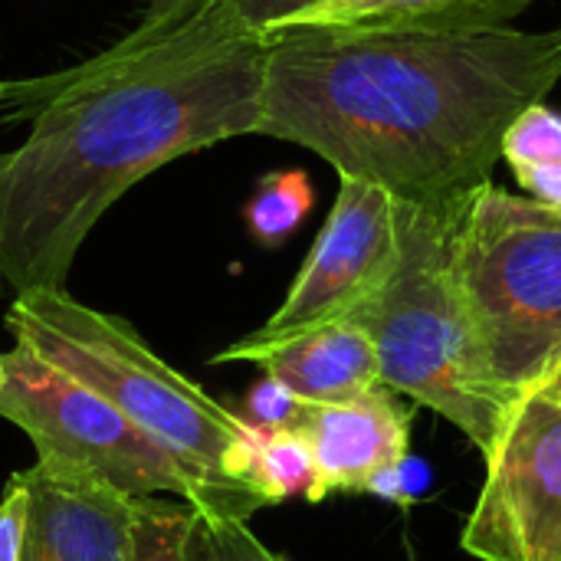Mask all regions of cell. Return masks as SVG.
Wrapping results in <instances>:
<instances>
[{
    "label": "cell",
    "mask_w": 561,
    "mask_h": 561,
    "mask_svg": "<svg viewBox=\"0 0 561 561\" xmlns=\"http://www.w3.org/2000/svg\"><path fill=\"white\" fill-rule=\"evenodd\" d=\"M273 33L237 0H204L184 20L125 36L76 69L10 82L3 105L33 128L0 158V289H66L102 214L141 178L256 135Z\"/></svg>",
    "instance_id": "1"
},
{
    "label": "cell",
    "mask_w": 561,
    "mask_h": 561,
    "mask_svg": "<svg viewBox=\"0 0 561 561\" xmlns=\"http://www.w3.org/2000/svg\"><path fill=\"white\" fill-rule=\"evenodd\" d=\"M559 82L561 30H283L256 135L450 217L490 184L510 125Z\"/></svg>",
    "instance_id": "2"
},
{
    "label": "cell",
    "mask_w": 561,
    "mask_h": 561,
    "mask_svg": "<svg viewBox=\"0 0 561 561\" xmlns=\"http://www.w3.org/2000/svg\"><path fill=\"white\" fill-rule=\"evenodd\" d=\"M3 322L20 348L95 391L168 447L214 490L227 519L247 523L263 510L247 483L253 427L174 371L125 319L99 312L66 289H39L13 296Z\"/></svg>",
    "instance_id": "3"
},
{
    "label": "cell",
    "mask_w": 561,
    "mask_h": 561,
    "mask_svg": "<svg viewBox=\"0 0 561 561\" xmlns=\"http://www.w3.org/2000/svg\"><path fill=\"white\" fill-rule=\"evenodd\" d=\"M450 220L398 201V263L348 319L371 335L381 385L437 411L486 457L516 401L480 362L450 266Z\"/></svg>",
    "instance_id": "4"
},
{
    "label": "cell",
    "mask_w": 561,
    "mask_h": 561,
    "mask_svg": "<svg viewBox=\"0 0 561 561\" xmlns=\"http://www.w3.org/2000/svg\"><path fill=\"white\" fill-rule=\"evenodd\" d=\"M450 266L490 381L519 401L561 365V210L483 184L450 220Z\"/></svg>",
    "instance_id": "5"
},
{
    "label": "cell",
    "mask_w": 561,
    "mask_h": 561,
    "mask_svg": "<svg viewBox=\"0 0 561 561\" xmlns=\"http://www.w3.org/2000/svg\"><path fill=\"white\" fill-rule=\"evenodd\" d=\"M0 417L30 437L43 463L92 477L131 500L174 496L207 519H227L214 490L168 447L20 345L3 352Z\"/></svg>",
    "instance_id": "6"
},
{
    "label": "cell",
    "mask_w": 561,
    "mask_h": 561,
    "mask_svg": "<svg viewBox=\"0 0 561 561\" xmlns=\"http://www.w3.org/2000/svg\"><path fill=\"white\" fill-rule=\"evenodd\" d=\"M398 263V201L368 181L342 178L339 197L299 266L283 306L250 335L210 362H247L256 352L348 319L368 302Z\"/></svg>",
    "instance_id": "7"
},
{
    "label": "cell",
    "mask_w": 561,
    "mask_h": 561,
    "mask_svg": "<svg viewBox=\"0 0 561 561\" xmlns=\"http://www.w3.org/2000/svg\"><path fill=\"white\" fill-rule=\"evenodd\" d=\"M460 546L480 561H561V391L536 388L510 411Z\"/></svg>",
    "instance_id": "8"
},
{
    "label": "cell",
    "mask_w": 561,
    "mask_h": 561,
    "mask_svg": "<svg viewBox=\"0 0 561 561\" xmlns=\"http://www.w3.org/2000/svg\"><path fill=\"white\" fill-rule=\"evenodd\" d=\"M296 434L316 460L312 503L335 493H385L408 457L411 411L381 385L352 401L309 404Z\"/></svg>",
    "instance_id": "9"
},
{
    "label": "cell",
    "mask_w": 561,
    "mask_h": 561,
    "mask_svg": "<svg viewBox=\"0 0 561 561\" xmlns=\"http://www.w3.org/2000/svg\"><path fill=\"white\" fill-rule=\"evenodd\" d=\"M20 477L30 493L20 561H131V496L43 460Z\"/></svg>",
    "instance_id": "10"
},
{
    "label": "cell",
    "mask_w": 561,
    "mask_h": 561,
    "mask_svg": "<svg viewBox=\"0 0 561 561\" xmlns=\"http://www.w3.org/2000/svg\"><path fill=\"white\" fill-rule=\"evenodd\" d=\"M247 362L260 365L270 378L283 381L309 404L352 401L381 388L375 342L355 319L322 325L293 342L256 352Z\"/></svg>",
    "instance_id": "11"
},
{
    "label": "cell",
    "mask_w": 561,
    "mask_h": 561,
    "mask_svg": "<svg viewBox=\"0 0 561 561\" xmlns=\"http://www.w3.org/2000/svg\"><path fill=\"white\" fill-rule=\"evenodd\" d=\"M539 0H329L289 30H421L473 33L506 26Z\"/></svg>",
    "instance_id": "12"
},
{
    "label": "cell",
    "mask_w": 561,
    "mask_h": 561,
    "mask_svg": "<svg viewBox=\"0 0 561 561\" xmlns=\"http://www.w3.org/2000/svg\"><path fill=\"white\" fill-rule=\"evenodd\" d=\"M503 161L526 197L561 210V115L546 102L529 105L503 138Z\"/></svg>",
    "instance_id": "13"
},
{
    "label": "cell",
    "mask_w": 561,
    "mask_h": 561,
    "mask_svg": "<svg viewBox=\"0 0 561 561\" xmlns=\"http://www.w3.org/2000/svg\"><path fill=\"white\" fill-rule=\"evenodd\" d=\"M131 561H210L204 513L158 496L135 500Z\"/></svg>",
    "instance_id": "14"
},
{
    "label": "cell",
    "mask_w": 561,
    "mask_h": 561,
    "mask_svg": "<svg viewBox=\"0 0 561 561\" xmlns=\"http://www.w3.org/2000/svg\"><path fill=\"white\" fill-rule=\"evenodd\" d=\"M247 483L263 506H276L293 496H306L312 503L316 460L306 437L296 431H276V434L253 431Z\"/></svg>",
    "instance_id": "15"
},
{
    "label": "cell",
    "mask_w": 561,
    "mask_h": 561,
    "mask_svg": "<svg viewBox=\"0 0 561 561\" xmlns=\"http://www.w3.org/2000/svg\"><path fill=\"white\" fill-rule=\"evenodd\" d=\"M312 204H316V194H312L306 171H296V168L270 171L256 181L243 207V220H247L250 237L260 247L276 250L302 227Z\"/></svg>",
    "instance_id": "16"
},
{
    "label": "cell",
    "mask_w": 561,
    "mask_h": 561,
    "mask_svg": "<svg viewBox=\"0 0 561 561\" xmlns=\"http://www.w3.org/2000/svg\"><path fill=\"white\" fill-rule=\"evenodd\" d=\"M309 401H302L299 394H293L283 381L276 378H260L247 398H243V408L237 411L253 431H263V434H276V431H296L302 414H306Z\"/></svg>",
    "instance_id": "17"
},
{
    "label": "cell",
    "mask_w": 561,
    "mask_h": 561,
    "mask_svg": "<svg viewBox=\"0 0 561 561\" xmlns=\"http://www.w3.org/2000/svg\"><path fill=\"white\" fill-rule=\"evenodd\" d=\"M207 539L210 561H286L283 556H273L243 519H207Z\"/></svg>",
    "instance_id": "18"
},
{
    "label": "cell",
    "mask_w": 561,
    "mask_h": 561,
    "mask_svg": "<svg viewBox=\"0 0 561 561\" xmlns=\"http://www.w3.org/2000/svg\"><path fill=\"white\" fill-rule=\"evenodd\" d=\"M26 506L30 493L20 473H13L0 496V561H20L23 533H26Z\"/></svg>",
    "instance_id": "19"
},
{
    "label": "cell",
    "mask_w": 561,
    "mask_h": 561,
    "mask_svg": "<svg viewBox=\"0 0 561 561\" xmlns=\"http://www.w3.org/2000/svg\"><path fill=\"white\" fill-rule=\"evenodd\" d=\"M322 3H329V0H237V10L256 30H263V33H283L299 16H306L309 10H316Z\"/></svg>",
    "instance_id": "20"
},
{
    "label": "cell",
    "mask_w": 561,
    "mask_h": 561,
    "mask_svg": "<svg viewBox=\"0 0 561 561\" xmlns=\"http://www.w3.org/2000/svg\"><path fill=\"white\" fill-rule=\"evenodd\" d=\"M204 0H148L145 3V16H141V23L131 30V36H148V33H154V30H164V26H171V23H178V20H184L191 10H197Z\"/></svg>",
    "instance_id": "21"
},
{
    "label": "cell",
    "mask_w": 561,
    "mask_h": 561,
    "mask_svg": "<svg viewBox=\"0 0 561 561\" xmlns=\"http://www.w3.org/2000/svg\"><path fill=\"white\" fill-rule=\"evenodd\" d=\"M539 388H546V391H561V365L542 381V385H539Z\"/></svg>",
    "instance_id": "22"
},
{
    "label": "cell",
    "mask_w": 561,
    "mask_h": 561,
    "mask_svg": "<svg viewBox=\"0 0 561 561\" xmlns=\"http://www.w3.org/2000/svg\"><path fill=\"white\" fill-rule=\"evenodd\" d=\"M7 85L10 82H0V108H3V99H7Z\"/></svg>",
    "instance_id": "23"
},
{
    "label": "cell",
    "mask_w": 561,
    "mask_h": 561,
    "mask_svg": "<svg viewBox=\"0 0 561 561\" xmlns=\"http://www.w3.org/2000/svg\"><path fill=\"white\" fill-rule=\"evenodd\" d=\"M0 388H3V355H0Z\"/></svg>",
    "instance_id": "24"
}]
</instances>
